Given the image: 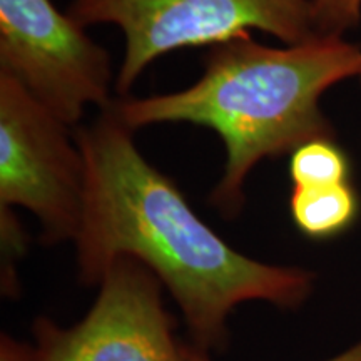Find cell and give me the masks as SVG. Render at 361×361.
<instances>
[{"label": "cell", "instance_id": "5b68a950", "mask_svg": "<svg viewBox=\"0 0 361 361\" xmlns=\"http://www.w3.org/2000/svg\"><path fill=\"white\" fill-rule=\"evenodd\" d=\"M52 0H0V72L74 126L87 104H112L109 54Z\"/></svg>", "mask_w": 361, "mask_h": 361}, {"label": "cell", "instance_id": "ba28073f", "mask_svg": "<svg viewBox=\"0 0 361 361\" xmlns=\"http://www.w3.org/2000/svg\"><path fill=\"white\" fill-rule=\"evenodd\" d=\"M290 176L295 188H322L350 183L351 162L335 139H313L290 154Z\"/></svg>", "mask_w": 361, "mask_h": 361}, {"label": "cell", "instance_id": "9c48e42d", "mask_svg": "<svg viewBox=\"0 0 361 361\" xmlns=\"http://www.w3.org/2000/svg\"><path fill=\"white\" fill-rule=\"evenodd\" d=\"M316 35L345 37L361 22V0H308Z\"/></svg>", "mask_w": 361, "mask_h": 361}, {"label": "cell", "instance_id": "277c9868", "mask_svg": "<svg viewBox=\"0 0 361 361\" xmlns=\"http://www.w3.org/2000/svg\"><path fill=\"white\" fill-rule=\"evenodd\" d=\"M71 126L0 72V207H24L39 219L44 245L78 236L85 162Z\"/></svg>", "mask_w": 361, "mask_h": 361}, {"label": "cell", "instance_id": "8fae6325", "mask_svg": "<svg viewBox=\"0 0 361 361\" xmlns=\"http://www.w3.org/2000/svg\"><path fill=\"white\" fill-rule=\"evenodd\" d=\"M358 79H360V84H361V75H360V78H358Z\"/></svg>", "mask_w": 361, "mask_h": 361}, {"label": "cell", "instance_id": "52a82bcc", "mask_svg": "<svg viewBox=\"0 0 361 361\" xmlns=\"http://www.w3.org/2000/svg\"><path fill=\"white\" fill-rule=\"evenodd\" d=\"M361 201L351 183L322 188H293L290 214L303 236L326 241L346 233L360 216Z\"/></svg>", "mask_w": 361, "mask_h": 361}, {"label": "cell", "instance_id": "8992f818", "mask_svg": "<svg viewBox=\"0 0 361 361\" xmlns=\"http://www.w3.org/2000/svg\"><path fill=\"white\" fill-rule=\"evenodd\" d=\"M87 314L72 326L34 323L25 361H186L162 284L146 266L119 258L109 266Z\"/></svg>", "mask_w": 361, "mask_h": 361}, {"label": "cell", "instance_id": "7a4b0ae2", "mask_svg": "<svg viewBox=\"0 0 361 361\" xmlns=\"http://www.w3.org/2000/svg\"><path fill=\"white\" fill-rule=\"evenodd\" d=\"M360 75L361 47L345 37L314 35L269 47L243 34L214 45L191 87L112 101L109 109L133 130L161 123L213 129L226 147V164L209 202L231 219L245 206V183L258 162L291 154L313 139H335L322 97Z\"/></svg>", "mask_w": 361, "mask_h": 361}, {"label": "cell", "instance_id": "6da1fadb", "mask_svg": "<svg viewBox=\"0 0 361 361\" xmlns=\"http://www.w3.org/2000/svg\"><path fill=\"white\" fill-rule=\"evenodd\" d=\"M133 133L109 107L75 133L85 162L74 239L80 283L97 286L119 258L139 261L168 288L192 346L207 353L226 346L228 319L239 305L301 308L313 293V271L263 263L229 246L141 154Z\"/></svg>", "mask_w": 361, "mask_h": 361}, {"label": "cell", "instance_id": "3957f363", "mask_svg": "<svg viewBox=\"0 0 361 361\" xmlns=\"http://www.w3.org/2000/svg\"><path fill=\"white\" fill-rule=\"evenodd\" d=\"M67 13L84 27L114 24L123 30L121 96L152 61L178 49L214 47L251 29L288 45L316 35L308 0H74Z\"/></svg>", "mask_w": 361, "mask_h": 361}, {"label": "cell", "instance_id": "30bf717a", "mask_svg": "<svg viewBox=\"0 0 361 361\" xmlns=\"http://www.w3.org/2000/svg\"><path fill=\"white\" fill-rule=\"evenodd\" d=\"M186 361H211V358L207 351H202L192 345H186ZM324 361H361V340Z\"/></svg>", "mask_w": 361, "mask_h": 361}]
</instances>
